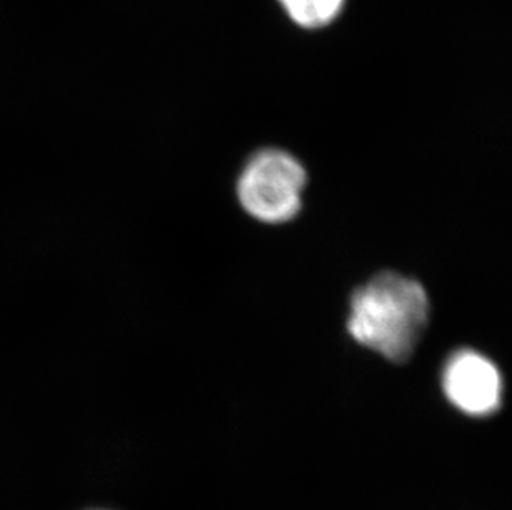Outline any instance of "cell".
Returning a JSON list of instances; mask_svg holds the SVG:
<instances>
[{
  "mask_svg": "<svg viewBox=\"0 0 512 510\" xmlns=\"http://www.w3.org/2000/svg\"><path fill=\"white\" fill-rule=\"evenodd\" d=\"M307 173L302 164L281 150H264L252 156L237 183V196L252 217L281 224L297 216Z\"/></svg>",
  "mask_w": 512,
  "mask_h": 510,
  "instance_id": "cell-2",
  "label": "cell"
},
{
  "mask_svg": "<svg viewBox=\"0 0 512 510\" xmlns=\"http://www.w3.org/2000/svg\"><path fill=\"white\" fill-rule=\"evenodd\" d=\"M443 388L448 400L471 416H489L501 406V373L493 361L473 350H463L450 358Z\"/></svg>",
  "mask_w": 512,
  "mask_h": 510,
  "instance_id": "cell-3",
  "label": "cell"
},
{
  "mask_svg": "<svg viewBox=\"0 0 512 510\" xmlns=\"http://www.w3.org/2000/svg\"><path fill=\"white\" fill-rule=\"evenodd\" d=\"M295 24L320 29L339 17L345 0H279Z\"/></svg>",
  "mask_w": 512,
  "mask_h": 510,
  "instance_id": "cell-4",
  "label": "cell"
},
{
  "mask_svg": "<svg viewBox=\"0 0 512 510\" xmlns=\"http://www.w3.org/2000/svg\"><path fill=\"white\" fill-rule=\"evenodd\" d=\"M430 315L420 282L382 272L353 294L348 332L355 342L395 363L413 355Z\"/></svg>",
  "mask_w": 512,
  "mask_h": 510,
  "instance_id": "cell-1",
  "label": "cell"
}]
</instances>
